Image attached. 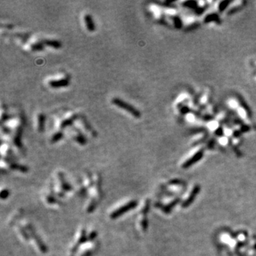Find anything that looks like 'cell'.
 <instances>
[{"instance_id": "4", "label": "cell", "mask_w": 256, "mask_h": 256, "mask_svg": "<svg viewBox=\"0 0 256 256\" xmlns=\"http://www.w3.org/2000/svg\"><path fill=\"white\" fill-rule=\"evenodd\" d=\"M84 21L85 24H86L87 29L90 32H93L95 30V26L94 21L93 19V17L91 15L86 14L84 16Z\"/></svg>"}, {"instance_id": "6", "label": "cell", "mask_w": 256, "mask_h": 256, "mask_svg": "<svg viewBox=\"0 0 256 256\" xmlns=\"http://www.w3.org/2000/svg\"><path fill=\"white\" fill-rule=\"evenodd\" d=\"M77 117L78 116L76 115H74L71 116V117H69V118L63 120L62 122H61L60 127H61V129H65V128L72 125V124H74V122L76 121V120L77 119Z\"/></svg>"}, {"instance_id": "3", "label": "cell", "mask_w": 256, "mask_h": 256, "mask_svg": "<svg viewBox=\"0 0 256 256\" xmlns=\"http://www.w3.org/2000/svg\"><path fill=\"white\" fill-rule=\"evenodd\" d=\"M135 202H131L129 203H128L127 204H126L124 206L121 207L120 209H117V211H115L112 213V214H111V218H112V219H115V218L118 217L119 215H120V214H123V213L127 211V210L129 209H132L135 206Z\"/></svg>"}, {"instance_id": "7", "label": "cell", "mask_w": 256, "mask_h": 256, "mask_svg": "<svg viewBox=\"0 0 256 256\" xmlns=\"http://www.w3.org/2000/svg\"><path fill=\"white\" fill-rule=\"evenodd\" d=\"M43 43L46 46L54 48V49H59L62 46L61 43L59 41H57V40H45V41H43Z\"/></svg>"}, {"instance_id": "15", "label": "cell", "mask_w": 256, "mask_h": 256, "mask_svg": "<svg viewBox=\"0 0 256 256\" xmlns=\"http://www.w3.org/2000/svg\"><path fill=\"white\" fill-rule=\"evenodd\" d=\"M239 114L240 115V116H241V117H245V110H244L241 109V108H240V109H239Z\"/></svg>"}, {"instance_id": "12", "label": "cell", "mask_w": 256, "mask_h": 256, "mask_svg": "<svg viewBox=\"0 0 256 256\" xmlns=\"http://www.w3.org/2000/svg\"><path fill=\"white\" fill-rule=\"evenodd\" d=\"M31 47L34 51H41L44 49V44L43 42H36L31 44Z\"/></svg>"}, {"instance_id": "17", "label": "cell", "mask_w": 256, "mask_h": 256, "mask_svg": "<svg viewBox=\"0 0 256 256\" xmlns=\"http://www.w3.org/2000/svg\"><path fill=\"white\" fill-rule=\"evenodd\" d=\"M2 194H5V193H3V192H2ZM6 195H8V192H6Z\"/></svg>"}, {"instance_id": "1", "label": "cell", "mask_w": 256, "mask_h": 256, "mask_svg": "<svg viewBox=\"0 0 256 256\" xmlns=\"http://www.w3.org/2000/svg\"><path fill=\"white\" fill-rule=\"evenodd\" d=\"M112 103L115 105V106H117V107H120V108L127 111V112H129V114L132 115L133 117H136V118L140 117V112L137 108H135L134 106L132 105L127 103V102L122 100V99L118 98H114L112 100Z\"/></svg>"}, {"instance_id": "2", "label": "cell", "mask_w": 256, "mask_h": 256, "mask_svg": "<svg viewBox=\"0 0 256 256\" xmlns=\"http://www.w3.org/2000/svg\"><path fill=\"white\" fill-rule=\"evenodd\" d=\"M70 84L69 78H64L60 79V80H53V81H50L49 82V85L50 87L53 88H64L69 86Z\"/></svg>"}, {"instance_id": "5", "label": "cell", "mask_w": 256, "mask_h": 256, "mask_svg": "<svg viewBox=\"0 0 256 256\" xmlns=\"http://www.w3.org/2000/svg\"><path fill=\"white\" fill-rule=\"evenodd\" d=\"M198 191H199V187H197V186H195V187L192 188V190L189 192V194H188L187 197H186L185 199H184V202L183 203L184 206H187L189 203L192 202V199H194V197H195L196 194H197Z\"/></svg>"}, {"instance_id": "14", "label": "cell", "mask_w": 256, "mask_h": 256, "mask_svg": "<svg viewBox=\"0 0 256 256\" xmlns=\"http://www.w3.org/2000/svg\"><path fill=\"white\" fill-rule=\"evenodd\" d=\"M9 119V115H8L7 114H4L1 117V122H4V121L8 120Z\"/></svg>"}, {"instance_id": "8", "label": "cell", "mask_w": 256, "mask_h": 256, "mask_svg": "<svg viewBox=\"0 0 256 256\" xmlns=\"http://www.w3.org/2000/svg\"><path fill=\"white\" fill-rule=\"evenodd\" d=\"M22 129L21 127H19L16 129V134L14 139L15 145L18 147H21V136H22Z\"/></svg>"}, {"instance_id": "16", "label": "cell", "mask_w": 256, "mask_h": 256, "mask_svg": "<svg viewBox=\"0 0 256 256\" xmlns=\"http://www.w3.org/2000/svg\"><path fill=\"white\" fill-rule=\"evenodd\" d=\"M2 130H3V132H4V133H6V134H8V133H9L10 132V129H9V128L8 127H3L2 128Z\"/></svg>"}, {"instance_id": "9", "label": "cell", "mask_w": 256, "mask_h": 256, "mask_svg": "<svg viewBox=\"0 0 256 256\" xmlns=\"http://www.w3.org/2000/svg\"><path fill=\"white\" fill-rule=\"evenodd\" d=\"M45 115L43 113H39L38 115V131L39 132H43L44 130L45 124Z\"/></svg>"}, {"instance_id": "13", "label": "cell", "mask_w": 256, "mask_h": 256, "mask_svg": "<svg viewBox=\"0 0 256 256\" xmlns=\"http://www.w3.org/2000/svg\"><path fill=\"white\" fill-rule=\"evenodd\" d=\"M209 127L211 129H215L217 127V123L216 122H211L209 124Z\"/></svg>"}, {"instance_id": "10", "label": "cell", "mask_w": 256, "mask_h": 256, "mask_svg": "<svg viewBox=\"0 0 256 256\" xmlns=\"http://www.w3.org/2000/svg\"><path fill=\"white\" fill-rule=\"evenodd\" d=\"M75 140L79 144H81V145H85V144H86V142H87L86 138L85 137L83 134L81 132H78L76 136H75Z\"/></svg>"}, {"instance_id": "11", "label": "cell", "mask_w": 256, "mask_h": 256, "mask_svg": "<svg viewBox=\"0 0 256 256\" xmlns=\"http://www.w3.org/2000/svg\"><path fill=\"white\" fill-rule=\"evenodd\" d=\"M64 133L61 132V131L57 132L56 133H55L54 135L52 136V137H51V142L52 143H56L59 142V140H61V139L64 137Z\"/></svg>"}]
</instances>
